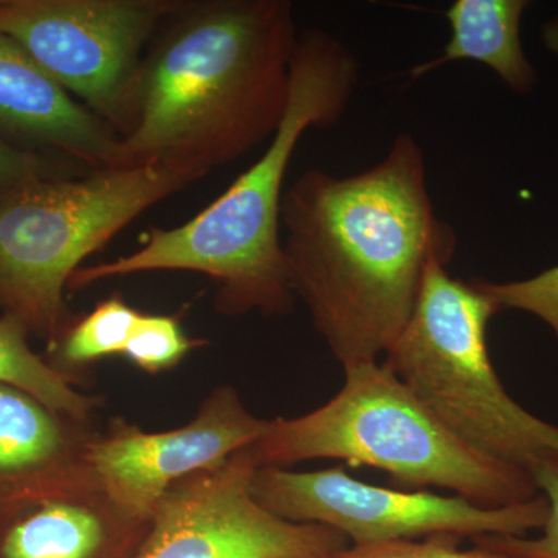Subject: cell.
<instances>
[{
    "label": "cell",
    "instance_id": "21",
    "mask_svg": "<svg viewBox=\"0 0 558 558\" xmlns=\"http://www.w3.org/2000/svg\"><path fill=\"white\" fill-rule=\"evenodd\" d=\"M87 171L75 161L20 148L0 138V193L35 180L68 178Z\"/></svg>",
    "mask_w": 558,
    "mask_h": 558
},
{
    "label": "cell",
    "instance_id": "19",
    "mask_svg": "<svg viewBox=\"0 0 558 558\" xmlns=\"http://www.w3.org/2000/svg\"><path fill=\"white\" fill-rule=\"evenodd\" d=\"M476 284L495 301L499 311L527 312L545 322L558 340V266L521 281L492 282L475 278Z\"/></svg>",
    "mask_w": 558,
    "mask_h": 558
},
{
    "label": "cell",
    "instance_id": "9",
    "mask_svg": "<svg viewBox=\"0 0 558 558\" xmlns=\"http://www.w3.org/2000/svg\"><path fill=\"white\" fill-rule=\"evenodd\" d=\"M259 468L250 446L175 481L154 509L138 558H330L351 546L337 529L264 509L252 495Z\"/></svg>",
    "mask_w": 558,
    "mask_h": 558
},
{
    "label": "cell",
    "instance_id": "6",
    "mask_svg": "<svg viewBox=\"0 0 558 558\" xmlns=\"http://www.w3.org/2000/svg\"><path fill=\"white\" fill-rule=\"evenodd\" d=\"M450 259H429L416 306L388 349V366L454 438L526 469L558 453V427L510 398L492 365L487 326L499 310L475 279L453 278Z\"/></svg>",
    "mask_w": 558,
    "mask_h": 558
},
{
    "label": "cell",
    "instance_id": "3",
    "mask_svg": "<svg viewBox=\"0 0 558 558\" xmlns=\"http://www.w3.org/2000/svg\"><path fill=\"white\" fill-rule=\"evenodd\" d=\"M359 73L347 44L317 28L301 32L288 109L259 159L194 218L172 229L150 227L135 252L81 267L68 290L148 271H194L215 282V310L226 317L288 315L295 296L282 252L286 174L303 135L347 112Z\"/></svg>",
    "mask_w": 558,
    "mask_h": 558
},
{
    "label": "cell",
    "instance_id": "5",
    "mask_svg": "<svg viewBox=\"0 0 558 558\" xmlns=\"http://www.w3.org/2000/svg\"><path fill=\"white\" fill-rule=\"evenodd\" d=\"M205 172L170 161L35 180L0 193V311L53 347L70 278L146 209Z\"/></svg>",
    "mask_w": 558,
    "mask_h": 558
},
{
    "label": "cell",
    "instance_id": "8",
    "mask_svg": "<svg viewBox=\"0 0 558 558\" xmlns=\"http://www.w3.org/2000/svg\"><path fill=\"white\" fill-rule=\"evenodd\" d=\"M252 495L279 519L325 524L347 535L351 545L435 535L526 537L548 517L543 495L509 508H483L461 497L369 486L349 476L343 465L318 472L263 465L253 476Z\"/></svg>",
    "mask_w": 558,
    "mask_h": 558
},
{
    "label": "cell",
    "instance_id": "18",
    "mask_svg": "<svg viewBox=\"0 0 558 558\" xmlns=\"http://www.w3.org/2000/svg\"><path fill=\"white\" fill-rule=\"evenodd\" d=\"M538 494L548 502V517L542 535L535 538L513 535H483L472 538L475 546L517 558H558V453L539 454L529 465Z\"/></svg>",
    "mask_w": 558,
    "mask_h": 558
},
{
    "label": "cell",
    "instance_id": "10",
    "mask_svg": "<svg viewBox=\"0 0 558 558\" xmlns=\"http://www.w3.org/2000/svg\"><path fill=\"white\" fill-rule=\"evenodd\" d=\"M269 421L245 409L236 389L216 388L190 424L146 433L116 417L90 444L89 462L102 490L117 505L153 519L175 481L222 464L263 438Z\"/></svg>",
    "mask_w": 558,
    "mask_h": 558
},
{
    "label": "cell",
    "instance_id": "15",
    "mask_svg": "<svg viewBox=\"0 0 558 558\" xmlns=\"http://www.w3.org/2000/svg\"><path fill=\"white\" fill-rule=\"evenodd\" d=\"M28 336L31 333L20 319L2 314L0 381L24 389L51 409L84 421H94L95 410L101 405V399L80 391L72 379L51 368L43 355L33 351Z\"/></svg>",
    "mask_w": 558,
    "mask_h": 558
},
{
    "label": "cell",
    "instance_id": "2",
    "mask_svg": "<svg viewBox=\"0 0 558 558\" xmlns=\"http://www.w3.org/2000/svg\"><path fill=\"white\" fill-rule=\"evenodd\" d=\"M300 33L288 0H185L143 58L117 168L209 174L274 137Z\"/></svg>",
    "mask_w": 558,
    "mask_h": 558
},
{
    "label": "cell",
    "instance_id": "11",
    "mask_svg": "<svg viewBox=\"0 0 558 558\" xmlns=\"http://www.w3.org/2000/svg\"><path fill=\"white\" fill-rule=\"evenodd\" d=\"M100 429L0 381V515L101 487L89 462Z\"/></svg>",
    "mask_w": 558,
    "mask_h": 558
},
{
    "label": "cell",
    "instance_id": "1",
    "mask_svg": "<svg viewBox=\"0 0 558 558\" xmlns=\"http://www.w3.org/2000/svg\"><path fill=\"white\" fill-rule=\"evenodd\" d=\"M286 270L341 365L387 354L410 322L429 259L458 236L429 199L427 165L402 132L385 159L354 175L307 170L286 190Z\"/></svg>",
    "mask_w": 558,
    "mask_h": 558
},
{
    "label": "cell",
    "instance_id": "7",
    "mask_svg": "<svg viewBox=\"0 0 558 558\" xmlns=\"http://www.w3.org/2000/svg\"><path fill=\"white\" fill-rule=\"evenodd\" d=\"M185 0H0V33L120 138L146 44Z\"/></svg>",
    "mask_w": 558,
    "mask_h": 558
},
{
    "label": "cell",
    "instance_id": "20",
    "mask_svg": "<svg viewBox=\"0 0 558 558\" xmlns=\"http://www.w3.org/2000/svg\"><path fill=\"white\" fill-rule=\"evenodd\" d=\"M461 538L453 535H435L422 539L351 545L330 558H517L475 546V549H459Z\"/></svg>",
    "mask_w": 558,
    "mask_h": 558
},
{
    "label": "cell",
    "instance_id": "16",
    "mask_svg": "<svg viewBox=\"0 0 558 558\" xmlns=\"http://www.w3.org/2000/svg\"><path fill=\"white\" fill-rule=\"evenodd\" d=\"M140 314L123 296L102 300L89 314L75 315L57 343L47 348L44 359L78 387L84 368L102 359L123 355Z\"/></svg>",
    "mask_w": 558,
    "mask_h": 558
},
{
    "label": "cell",
    "instance_id": "12",
    "mask_svg": "<svg viewBox=\"0 0 558 558\" xmlns=\"http://www.w3.org/2000/svg\"><path fill=\"white\" fill-rule=\"evenodd\" d=\"M0 138L75 161L117 168L120 135L62 89L21 46L0 33Z\"/></svg>",
    "mask_w": 558,
    "mask_h": 558
},
{
    "label": "cell",
    "instance_id": "13",
    "mask_svg": "<svg viewBox=\"0 0 558 558\" xmlns=\"http://www.w3.org/2000/svg\"><path fill=\"white\" fill-rule=\"evenodd\" d=\"M150 520L101 487L40 499L0 515V558H138Z\"/></svg>",
    "mask_w": 558,
    "mask_h": 558
},
{
    "label": "cell",
    "instance_id": "4",
    "mask_svg": "<svg viewBox=\"0 0 558 558\" xmlns=\"http://www.w3.org/2000/svg\"><path fill=\"white\" fill-rule=\"evenodd\" d=\"M343 368V388L325 405L269 421L253 444L260 468L341 459L384 470L400 486L447 488L483 508L538 497L526 469L484 457L454 438L385 363Z\"/></svg>",
    "mask_w": 558,
    "mask_h": 558
},
{
    "label": "cell",
    "instance_id": "14",
    "mask_svg": "<svg viewBox=\"0 0 558 558\" xmlns=\"http://www.w3.org/2000/svg\"><path fill=\"white\" fill-rule=\"evenodd\" d=\"M524 0H457L446 11L451 38L442 53L410 69L411 80L421 78L454 61H475L494 70L517 94H527L538 75L521 46Z\"/></svg>",
    "mask_w": 558,
    "mask_h": 558
},
{
    "label": "cell",
    "instance_id": "17",
    "mask_svg": "<svg viewBox=\"0 0 558 558\" xmlns=\"http://www.w3.org/2000/svg\"><path fill=\"white\" fill-rule=\"evenodd\" d=\"M207 340L186 336L180 319L172 315L140 314L123 357L145 373L174 369L193 349L205 347Z\"/></svg>",
    "mask_w": 558,
    "mask_h": 558
}]
</instances>
